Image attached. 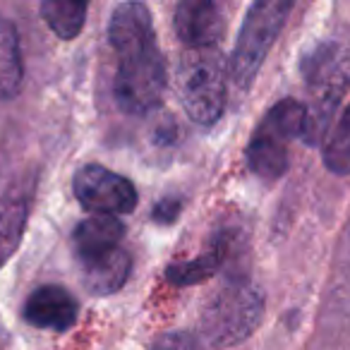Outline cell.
<instances>
[{"mask_svg": "<svg viewBox=\"0 0 350 350\" xmlns=\"http://www.w3.org/2000/svg\"><path fill=\"white\" fill-rule=\"evenodd\" d=\"M245 257V243L240 238V230L235 228H221L219 233L211 238V245L195 259L183 264H173L168 267L165 276L175 286H187V283H202L219 273L221 269H245L240 267Z\"/></svg>", "mask_w": 350, "mask_h": 350, "instance_id": "8", "label": "cell"}, {"mask_svg": "<svg viewBox=\"0 0 350 350\" xmlns=\"http://www.w3.org/2000/svg\"><path fill=\"white\" fill-rule=\"evenodd\" d=\"M79 273L89 293L94 295H111L125 286L127 276L132 271V257L125 247L113 252L98 254V257L77 259Z\"/></svg>", "mask_w": 350, "mask_h": 350, "instance_id": "12", "label": "cell"}, {"mask_svg": "<svg viewBox=\"0 0 350 350\" xmlns=\"http://www.w3.org/2000/svg\"><path fill=\"white\" fill-rule=\"evenodd\" d=\"M224 27V12L211 0H185L175 8V34L190 51L216 49Z\"/></svg>", "mask_w": 350, "mask_h": 350, "instance_id": "9", "label": "cell"}, {"mask_svg": "<svg viewBox=\"0 0 350 350\" xmlns=\"http://www.w3.org/2000/svg\"><path fill=\"white\" fill-rule=\"evenodd\" d=\"M22 79H25V68H22L20 36L5 17H0V98L17 96Z\"/></svg>", "mask_w": 350, "mask_h": 350, "instance_id": "14", "label": "cell"}, {"mask_svg": "<svg viewBox=\"0 0 350 350\" xmlns=\"http://www.w3.org/2000/svg\"><path fill=\"white\" fill-rule=\"evenodd\" d=\"M39 12L49 29L53 31L58 39L70 41L79 36L87 20V3H77V0H44L39 5Z\"/></svg>", "mask_w": 350, "mask_h": 350, "instance_id": "15", "label": "cell"}, {"mask_svg": "<svg viewBox=\"0 0 350 350\" xmlns=\"http://www.w3.org/2000/svg\"><path fill=\"white\" fill-rule=\"evenodd\" d=\"M324 165L334 175H350V106L343 108L324 139Z\"/></svg>", "mask_w": 350, "mask_h": 350, "instance_id": "16", "label": "cell"}, {"mask_svg": "<svg viewBox=\"0 0 350 350\" xmlns=\"http://www.w3.org/2000/svg\"><path fill=\"white\" fill-rule=\"evenodd\" d=\"M226 77L228 65L216 49L190 51L180 55L175 68V94L192 122L209 127L226 111Z\"/></svg>", "mask_w": 350, "mask_h": 350, "instance_id": "4", "label": "cell"}, {"mask_svg": "<svg viewBox=\"0 0 350 350\" xmlns=\"http://www.w3.org/2000/svg\"><path fill=\"white\" fill-rule=\"evenodd\" d=\"M75 200L92 216L130 214L137 206V190L125 175L113 173L101 163H87L75 173Z\"/></svg>", "mask_w": 350, "mask_h": 350, "instance_id": "7", "label": "cell"}, {"mask_svg": "<svg viewBox=\"0 0 350 350\" xmlns=\"http://www.w3.org/2000/svg\"><path fill=\"white\" fill-rule=\"evenodd\" d=\"M125 226L116 216H89L79 221L72 233V247L77 259L98 257L122 247Z\"/></svg>", "mask_w": 350, "mask_h": 350, "instance_id": "13", "label": "cell"}, {"mask_svg": "<svg viewBox=\"0 0 350 350\" xmlns=\"http://www.w3.org/2000/svg\"><path fill=\"white\" fill-rule=\"evenodd\" d=\"M180 211H183V200H178V197H165V200H161L159 204L154 206L151 219L159 226H170L180 216Z\"/></svg>", "mask_w": 350, "mask_h": 350, "instance_id": "18", "label": "cell"}, {"mask_svg": "<svg viewBox=\"0 0 350 350\" xmlns=\"http://www.w3.org/2000/svg\"><path fill=\"white\" fill-rule=\"evenodd\" d=\"M25 319L36 329L68 331L77 319V300L63 286H41L27 297Z\"/></svg>", "mask_w": 350, "mask_h": 350, "instance_id": "11", "label": "cell"}, {"mask_svg": "<svg viewBox=\"0 0 350 350\" xmlns=\"http://www.w3.org/2000/svg\"><path fill=\"white\" fill-rule=\"evenodd\" d=\"M291 10V0H259L247 10L228 63V72L238 89L252 87L269 51L286 27Z\"/></svg>", "mask_w": 350, "mask_h": 350, "instance_id": "6", "label": "cell"}, {"mask_svg": "<svg viewBox=\"0 0 350 350\" xmlns=\"http://www.w3.org/2000/svg\"><path fill=\"white\" fill-rule=\"evenodd\" d=\"M108 41L118 55L113 77L118 106L130 116H144L159 108L168 72L149 8L142 3H120L108 20Z\"/></svg>", "mask_w": 350, "mask_h": 350, "instance_id": "1", "label": "cell"}, {"mask_svg": "<svg viewBox=\"0 0 350 350\" xmlns=\"http://www.w3.org/2000/svg\"><path fill=\"white\" fill-rule=\"evenodd\" d=\"M36 178L25 175L15 180L0 197V267L10 259L22 238V230L29 219L31 202H34Z\"/></svg>", "mask_w": 350, "mask_h": 350, "instance_id": "10", "label": "cell"}, {"mask_svg": "<svg viewBox=\"0 0 350 350\" xmlns=\"http://www.w3.org/2000/svg\"><path fill=\"white\" fill-rule=\"evenodd\" d=\"M302 77L310 89L302 139L307 144H319L334 125L340 98L350 89V34L319 41L302 58Z\"/></svg>", "mask_w": 350, "mask_h": 350, "instance_id": "2", "label": "cell"}, {"mask_svg": "<svg viewBox=\"0 0 350 350\" xmlns=\"http://www.w3.org/2000/svg\"><path fill=\"white\" fill-rule=\"evenodd\" d=\"M262 288L250 278L245 269H235L206 300L200 317V329L214 348H228L252 336L262 321Z\"/></svg>", "mask_w": 350, "mask_h": 350, "instance_id": "3", "label": "cell"}, {"mask_svg": "<svg viewBox=\"0 0 350 350\" xmlns=\"http://www.w3.org/2000/svg\"><path fill=\"white\" fill-rule=\"evenodd\" d=\"M151 350H202V345L187 331H168L154 340Z\"/></svg>", "mask_w": 350, "mask_h": 350, "instance_id": "17", "label": "cell"}, {"mask_svg": "<svg viewBox=\"0 0 350 350\" xmlns=\"http://www.w3.org/2000/svg\"><path fill=\"white\" fill-rule=\"evenodd\" d=\"M305 103L295 98H283L273 103L245 149L250 170L267 183L278 180L288 170V146L297 137L300 139L305 137Z\"/></svg>", "mask_w": 350, "mask_h": 350, "instance_id": "5", "label": "cell"}]
</instances>
